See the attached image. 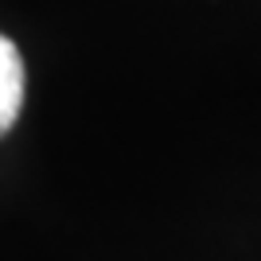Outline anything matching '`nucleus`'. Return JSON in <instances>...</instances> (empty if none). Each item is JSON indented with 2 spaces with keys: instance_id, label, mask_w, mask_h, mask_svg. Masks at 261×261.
Returning a JSON list of instances; mask_svg holds the SVG:
<instances>
[{
  "instance_id": "nucleus-1",
  "label": "nucleus",
  "mask_w": 261,
  "mask_h": 261,
  "mask_svg": "<svg viewBox=\"0 0 261 261\" xmlns=\"http://www.w3.org/2000/svg\"><path fill=\"white\" fill-rule=\"evenodd\" d=\"M23 109V59L8 35H0V137L16 125Z\"/></svg>"
}]
</instances>
